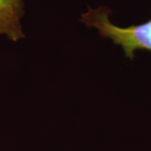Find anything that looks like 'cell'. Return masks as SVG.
Returning a JSON list of instances; mask_svg holds the SVG:
<instances>
[{
	"mask_svg": "<svg viewBox=\"0 0 151 151\" xmlns=\"http://www.w3.org/2000/svg\"><path fill=\"white\" fill-rule=\"evenodd\" d=\"M24 14L23 0H0V35L14 42L25 37L21 24Z\"/></svg>",
	"mask_w": 151,
	"mask_h": 151,
	"instance_id": "cell-2",
	"label": "cell"
},
{
	"mask_svg": "<svg viewBox=\"0 0 151 151\" xmlns=\"http://www.w3.org/2000/svg\"><path fill=\"white\" fill-rule=\"evenodd\" d=\"M110 9L103 6L97 9L88 8L87 12L81 14V21L87 27L96 28L100 36L110 39L115 45L121 46L125 56L130 60H134L137 50L151 52V19L138 25L120 27L110 21Z\"/></svg>",
	"mask_w": 151,
	"mask_h": 151,
	"instance_id": "cell-1",
	"label": "cell"
}]
</instances>
